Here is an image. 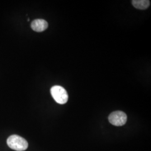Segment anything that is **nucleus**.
I'll use <instances>...</instances> for the list:
<instances>
[{
    "instance_id": "f257e3e1",
    "label": "nucleus",
    "mask_w": 151,
    "mask_h": 151,
    "mask_svg": "<svg viewBox=\"0 0 151 151\" xmlns=\"http://www.w3.org/2000/svg\"><path fill=\"white\" fill-rule=\"evenodd\" d=\"M7 143L10 148L16 151H25L28 147L27 141L17 135L10 136L7 140Z\"/></svg>"
},
{
    "instance_id": "f03ea898",
    "label": "nucleus",
    "mask_w": 151,
    "mask_h": 151,
    "mask_svg": "<svg viewBox=\"0 0 151 151\" xmlns=\"http://www.w3.org/2000/svg\"><path fill=\"white\" fill-rule=\"evenodd\" d=\"M50 93L57 103L60 104H65L67 102L68 95L63 87L54 86L51 88Z\"/></svg>"
},
{
    "instance_id": "7ed1b4c3",
    "label": "nucleus",
    "mask_w": 151,
    "mask_h": 151,
    "mask_svg": "<svg viewBox=\"0 0 151 151\" xmlns=\"http://www.w3.org/2000/svg\"><path fill=\"white\" fill-rule=\"evenodd\" d=\"M109 121L115 126H122L127 121V114L122 111H116L110 114L109 116Z\"/></svg>"
},
{
    "instance_id": "20e7f679",
    "label": "nucleus",
    "mask_w": 151,
    "mask_h": 151,
    "mask_svg": "<svg viewBox=\"0 0 151 151\" xmlns=\"http://www.w3.org/2000/svg\"><path fill=\"white\" fill-rule=\"evenodd\" d=\"M48 27V23L43 19H36L32 21L31 27L37 32H42L45 30Z\"/></svg>"
},
{
    "instance_id": "39448f33",
    "label": "nucleus",
    "mask_w": 151,
    "mask_h": 151,
    "mask_svg": "<svg viewBox=\"0 0 151 151\" xmlns=\"http://www.w3.org/2000/svg\"><path fill=\"white\" fill-rule=\"evenodd\" d=\"M132 3L135 8L139 10H146L150 5L148 0H133Z\"/></svg>"
}]
</instances>
